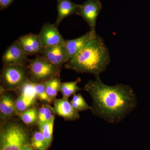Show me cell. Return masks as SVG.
I'll return each mask as SVG.
<instances>
[{"instance_id":"10","label":"cell","mask_w":150,"mask_h":150,"mask_svg":"<svg viewBox=\"0 0 150 150\" xmlns=\"http://www.w3.org/2000/svg\"><path fill=\"white\" fill-rule=\"evenodd\" d=\"M96 34V31L90 30L81 37L65 40L64 43L68 62L80 51L86 43Z\"/></svg>"},{"instance_id":"7","label":"cell","mask_w":150,"mask_h":150,"mask_svg":"<svg viewBox=\"0 0 150 150\" xmlns=\"http://www.w3.org/2000/svg\"><path fill=\"white\" fill-rule=\"evenodd\" d=\"M3 66L11 65L28 66L30 60L23 51L16 40L6 49L2 57Z\"/></svg>"},{"instance_id":"19","label":"cell","mask_w":150,"mask_h":150,"mask_svg":"<svg viewBox=\"0 0 150 150\" xmlns=\"http://www.w3.org/2000/svg\"><path fill=\"white\" fill-rule=\"evenodd\" d=\"M54 121L55 119L48 122L38 123L39 131L43 134L49 146L53 140Z\"/></svg>"},{"instance_id":"9","label":"cell","mask_w":150,"mask_h":150,"mask_svg":"<svg viewBox=\"0 0 150 150\" xmlns=\"http://www.w3.org/2000/svg\"><path fill=\"white\" fill-rule=\"evenodd\" d=\"M40 41L44 48L59 45L65 42V39L54 24L49 23L43 25L38 33Z\"/></svg>"},{"instance_id":"16","label":"cell","mask_w":150,"mask_h":150,"mask_svg":"<svg viewBox=\"0 0 150 150\" xmlns=\"http://www.w3.org/2000/svg\"><path fill=\"white\" fill-rule=\"evenodd\" d=\"M81 81L80 78H78L76 81H73L61 83L60 91L63 98H69L70 96H74L78 92L82 90V89L78 86V84L80 83Z\"/></svg>"},{"instance_id":"4","label":"cell","mask_w":150,"mask_h":150,"mask_svg":"<svg viewBox=\"0 0 150 150\" xmlns=\"http://www.w3.org/2000/svg\"><path fill=\"white\" fill-rule=\"evenodd\" d=\"M29 79L27 66H3L1 74V94L18 90Z\"/></svg>"},{"instance_id":"13","label":"cell","mask_w":150,"mask_h":150,"mask_svg":"<svg viewBox=\"0 0 150 150\" xmlns=\"http://www.w3.org/2000/svg\"><path fill=\"white\" fill-rule=\"evenodd\" d=\"M58 15L54 25L58 27L61 22L72 15H77L80 4H75L71 0H57Z\"/></svg>"},{"instance_id":"22","label":"cell","mask_w":150,"mask_h":150,"mask_svg":"<svg viewBox=\"0 0 150 150\" xmlns=\"http://www.w3.org/2000/svg\"><path fill=\"white\" fill-rule=\"evenodd\" d=\"M70 103L74 109L78 112L91 109V106L87 103L80 93L74 95Z\"/></svg>"},{"instance_id":"3","label":"cell","mask_w":150,"mask_h":150,"mask_svg":"<svg viewBox=\"0 0 150 150\" xmlns=\"http://www.w3.org/2000/svg\"><path fill=\"white\" fill-rule=\"evenodd\" d=\"M28 131L21 123L3 121L0 130V150H23L29 144Z\"/></svg>"},{"instance_id":"1","label":"cell","mask_w":150,"mask_h":150,"mask_svg":"<svg viewBox=\"0 0 150 150\" xmlns=\"http://www.w3.org/2000/svg\"><path fill=\"white\" fill-rule=\"evenodd\" d=\"M95 78V80L86 83L83 89L92 100L91 110L107 123H120L137 108L138 101L134 90L122 83L107 85L103 82L100 75Z\"/></svg>"},{"instance_id":"11","label":"cell","mask_w":150,"mask_h":150,"mask_svg":"<svg viewBox=\"0 0 150 150\" xmlns=\"http://www.w3.org/2000/svg\"><path fill=\"white\" fill-rule=\"evenodd\" d=\"M64 43L44 48L40 56L53 64L62 68V66L68 62Z\"/></svg>"},{"instance_id":"20","label":"cell","mask_w":150,"mask_h":150,"mask_svg":"<svg viewBox=\"0 0 150 150\" xmlns=\"http://www.w3.org/2000/svg\"><path fill=\"white\" fill-rule=\"evenodd\" d=\"M55 117L53 108L49 104H43L38 110V123L52 121Z\"/></svg>"},{"instance_id":"21","label":"cell","mask_w":150,"mask_h":150,"mask_svg":"<svg viewBox=\"0 0 150 150\" xmlns=\"http://www.w3.org/2000/svg\"><path fill=\"white\" fill-rule=\"evenodd\" d=\"M30 145L35 150H46L49 147L43 134L40 131L34 132Z\"/></svg>"},{"instance_id":"15","label":"cell","mask_w":150,"mask_h":150,"mask_svg":"<svg viewBox=\"0 0 150 150\" xmlns=\"http://www.w3.org/2000/svg\"><path fill=\"white\" fill-rule=\"evenodd\" d=\"M37 99L36 97L21 93L19 96L14 100L16 115L18 116L22 112L33 107Z\"/></svg>"},{"instance_id":"24","label":"cell","mask_w":150,"mask_h":150,"mask_svg":"<svg viewBox=\"0 0 150 150\" xmlns=\"http://www.w3.org/2000/svg\"><path fill=\"white\" fill-rule=\"evenodd\" d=\"M14 0H0V10L1 11L7 8L11 4Z\"/></svg>"},{"instance_id":"5","label":"cell","mask_w":150,"mask_h":150,"mask_svg":"<svg viewBox=\"0 0 150 150\" xmlns=\"http://www.w3.org/2000/svg\"><path fill=\"white\" fill-rule=\"evenodd\" d=\"M27 67L29 79L36 83L44 82L52 78L60 77L62 69L51 64L40 55L30 60Z\"/></svg>"},{"instance_id":"18","label":"cell","mask_w":150,"mask_h":150,"mask_svg":"<svg viewBox=\"0 0 150 150\" xmlns=\"http://www.w3.org/2000/svg\"><path fill=\"white\" fill-rule=\"evenodd\" d=\"M21 120L27 126H32L38 123V110L31 107L18 115Z\"/></svg>"},{"instance_id":"2","label":"cell","mask_w":150,"mask_h":150,"mask_svg":"<svg viewBox=\"0 0 150 150\" xmlns=\"http://www.w3.org/2000/svg\"><path fill=\"white\" fill-rule=\"evenodd\" d=\"M110 62L109 50L102 38L96 33L72 59L65 64L64 68L77 73L95 76L105 72Z\"/></svg>"},{"instance_id":"6","label":"cell","mask_w":150,"mask_h":150,"mask_svg":"<svg viewBox=\"0 0 150 150\" xmlns=\"http://www.w3.org/2000/svg\"><path fill=\"white\" fill-rule=\"evenodd\" d=\"M102 7L99 0H87L80 5L77 15L87 23L90 30L96 31L97 19Z\"/></svg>"},{"instance_id":"12","label":"cell","mask_w":150,"mask_h":150,"mask_svg":"<svg viewBox=\"0 0 150 150\" xmlns=\"http://www.w3.org/2000/svg\"><path fill=\"white\" fill-rule=\"evenodd\" d=\"M68 99L63 98L54 100L53 107L54 113L67 121H76L80 118V116L79 112L74 109Z\"/></svg>"},{"instance_id":"17","label":"cell","mask_w":150,"mask_h":150,"mask_svg":"<svg viewBox=\"0 0 150 150\" xmlns=\"http://www.w3.org/2000/svg\"><path fill=\"white\" fill-rule=\"evenodd\" d=\"M47 95L51 101H54L60 91L61 82L60 77H56L44 82Z\"/></svg>"},{"instance_id":"25","label":"cell","mask_w":150,"mask_h":150,"mask_svg":"<svg viewBox=\"0 0 150 150\" xmlns=\"http://www.w3.org/2000/svg\"><path fill=\"white\" fill-rule=\"evenodd\" d=\"M23 150H35L33 149V148H32L31 147V146H30V144H29L26 145L23 148Z\"/></svg>"},{"instance_id":"14","label":"cell","mask_w":150,"mask_h":150,"mask_svg":"<svg viewBox=\"0 0 150 150\" xmlns=\"http://www.w3.org/2000/svg\"><path fill=\"white\" fill-rule=\"evenodd\" d=\"M0 99V113L3 121L11 118L16 115L14 100L10 94L5 91L1 94Z\"/></svg>"},{"instance_id":"8","label":"cell","mask_w":150,"mask_h":150,"mask_svg":"<svg viewBox=\"0 0 150 150\" xmlns=\"http://www.w3.org/2000/svg\"><path fill=\"white\" fill-rule=\"evenodd\" d=\"M16 40L28 56L40 55L44 49L38 34L28 33L21 36Z\"/></svg>"},{"instance_id":"23","label":"cell","mask_w":150,"mask_h":150,"mask_svg":"<svg viewBox=\"0 0 150 150\" xmlns=\"http://www.w3.org/2000/svg\"><path fill=\"white\" fill-rule=\"evenodd\" d=\"M33 83V87L38 99L45 104H50L52 101L46 93V88L44 83Z\"/></svg>"}]
</instances>
